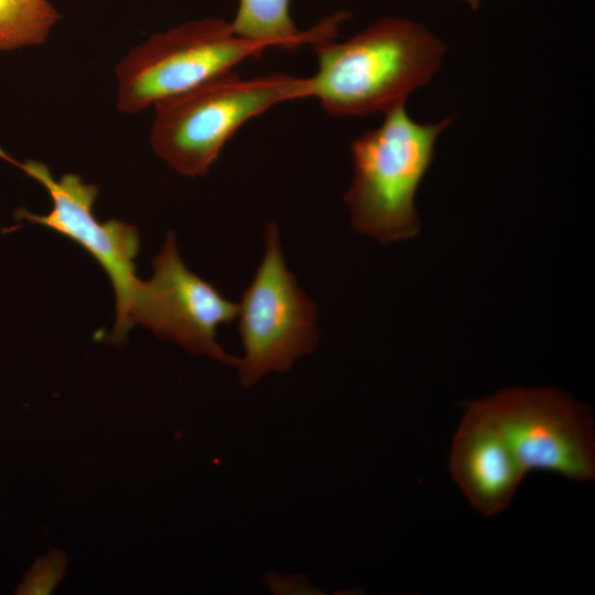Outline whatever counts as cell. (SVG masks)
Masks as SVG:
<instances>
[{"mask_svg":"<svg viewBox=\"0 0 595 595\" xmlns=\"http://www.w3.org/2000/svg\"><path fill=\"white\" fill-rule=\"evenodd\" d=\"M317 72L307 78L315 97L335 117L366 116L404 105L428 85L443 62L444 42L423 24L387 17L343 42L313 45Z\"/></svg>","mask_w":595,"mask_h":595,"instance_id":"6da1fadb","label":"cell"},{"mask_svg":"<svg viewBox=\"0 0 595 595\" xmlns=\"http://www.w3.org/2000/svg\"><path fill=\"white\" fill-rule=\"evenodd\" d=\"M453 120L420 123L401 105L387 111L379 127L353 141L354 176L344 201L356 231L381 245L419 234L415 195L434 160L439 137Z\"/></svg>","mask_w":595,"mask_h":595,"instance_id":"7a4b0ae2","label":"cell"},{"mask_svg":"<svg viewBox=\"0 0 595 595\" xmlns=\"http://www.w3.org/2000/svg\"><path fill=\"white\" fill-rule=\"evenodd\" d=\"M307 97V78L274 73L242 79L229 72L155 104L150 142L175 171L201 176L247 121L280 102Z\"/></svg>","mask_w":595,"mask_h":595,"instance_id":"3957f363","label":"cell"},{"mask_svg":"<svg viewBox=\"0 0 595 595\" xmlns=\"http://www.w3.org/2000/svg\"><path fill=\"white\" fill-rule=\"evenodd\" d=\"M267 47L239 36L230 22L210 18L155 33L117 66V106L136 113L232 72Z\"/></svg>","mask_w":595,"mask_h":595,"instance_id":"277c9868","label":"cell"},{"mask_svg":"<svg viewBox=\"0 0 595 595\" xmlns=\"http://www.w3.org/2000/svg\"><path fill=\"white\" fill-rule=\"evenodd\" d=\"M264 244L263 258L238 303L244 356L236 368L242 388L269 372L288 371L315 350L320 338L316 304L286 268L273 221L266 226Z\"/></svg>","mask_w":595,"mask_h":595,"instance_id":"5b68a950","label":"cell"},{"mask_svg":"<svg viewBox=\"0 0 595 595\" xmlns=\"http://www.w3.org/2000/svg\"><path fill=\"white\" fill-rule=\"evenodd\" d=\"M479 402L496 420L526 474L547 470L572 480L594 479L588 407L551 388H504Z\"/></svg>","mask_w":595,"mask_h":595,"instance_id":"8992f818","label":"cell"},{"mask_svg":"<svg viewBox=\"0 0 595 595\" xmlns=\"http://www.w3.org/2000/svg\"><path fill=\"white\" fill-rule=\"evenodd\" d=\"M6 156V161L41 183L53 204L45 215L33 214L22 207L15 210L14 216L67 237L100 264L111 281L116 295V322L109 340L122 343L133 326L129 309L140 280L136 277L134 261L140 249L137 227L118 219L99 221L94 215L98 188L85 183L79 175L67 173L55 180L42 162H18L8 154Z\"/></svg>","mask_w":595,"mask_h":595,"instance_id":"52a82bcc","label":"cell"},{"mask_svg":"<svg viewBox=\"0 0 595 595\" xmlns=\"http://www.w3.org/2000/svg\"><path fill=\"white\" fill-rule=\"evenodd\" d=\"M152 264L151 279L136 285L129 309L132 324H141L192 354L236 367L238 357L226 353L216 335L220 325L237 318L238 303L185 266L172 230Z\"/></svg>","mask_w":595,"mask_h":595,"instance_id":"ba28073f","label":"cell"},{"mask_svg":"<svg viewBox=\"0 0 595 595\" xmlns=\"http://www.w3.org/2000/svg\"><path fill=\"white\" fill-rule=\"evenodd\" d=\"M453 440L450 470L469 504L490 517L505 510L526 473L479 400L466 401Z\"/></svg>","mask_w":595,"mask_h":595,"instance_id":"9c48e42d","label":"cell"},{"mask_svg":"<svg viewBox=\"0 0 595 595\" xmlns=\"http://www.w3.org/2000/svg\"><path fill=\"white\" fill-rule=\"evenodd\" d=\"M291 0H239L234 31L241 37L264 45L295 48L334 39L347 12H337L307 31H299L290 14Z\"/></svg>","mask_w":595,"mask_h":595,"instance_id":"30bf717a","label":"cell"},{"mask_svg":"<svg viewBox=\"0 0 595 595\" xmlns=\"http://www.w3.org/2000/svg\"><path fill=\"white\" fill-rule=\"evenodd\" d=\"M58 20L50 0H0V52L44 43Z\"/></svg>","mask_w":595,"mask_h":595,"instance_id":"8fae6325","label":"cell"},{"mask_svg":"<svg viewBox=\"0 0 595 595\" xmlns=\"http://www.w3.org/2000/svg\"><path fill=\"white\" fill-rule=\"evenodd\" d=\"M65 556L58 551L39 559L30 571L24 575L17 588V594H47L56 586L61 580Z\"/></svg>","mask_w":595,"mask_h":595,"instance_id":"7c38bea8","label":"cell"},{"mask_svg":"<svg viewBox=\"0 0 595 595\" xmlns=\"http://www.w3.org/2000/svg\"><path fill=\"white\" fill-rule=\"evenodd\" d=\"M464 3H466L470 9L477 10L482 0H462Z\"/></svg>","mask_w":595,"mask_h":595,"instance_id":"4fadbf2b","label":"cell"}]
</instances>
